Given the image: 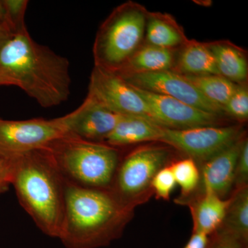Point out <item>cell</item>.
I'll return each mask as SVG.
<instances>
[{
	"instance_id": "6da1fadb",
	"label": "cell",
	"mask_w": 248,
	"mask_h": 248,
	"mask_svg": "<svg viewBox=\"0 0 248 248\" xmlns=\"http://www.w3.org/2000/svg\"><path fill=\"white\" fill-rule=\"evenodd\" d=\"M68 59L32 40L27 29L0 49V86H17L41 107L60 105L71 94Z\"/></svg>"
},
{
	"instance_id": "7a4b0ae2",
	"label": "cell",
	"mask_w": 248,
	"mask_h": 248,
	"mask_svg": "<svg viewBox=\"0 0 248 248\" xmlns=\"http://www.w3.org/2000/svg\"><path fill=\"white\" fill-rule=\"evenodd\" d=\"M135 208L122 203L110 190L87 188L66 180L59 239L66 248L107 247L123 235Z\"/></svg>"
},
{
	"instance_id": "3957f363",
	"label": "cell",
	"mask_w": 248,
	"mask_h": 248,
	"mask_svg": "<svg viewBox=\"0 0 248 248\" xmlns=\"http://www.w3.org/2000/svg\"><path fill=\"white\" fill-rule=\"evenodd\" d=\"M11 186L23 209L44 234L60 238L65 211L66 180L46 148L11 160Z\"/></svg>"
},
{
	"instance_id": "277c9868",
	"label": "cell",
	"mask_w": 248,
	"mask_h": 248,
	"mask_svg": "<svg viewBox=\"0 0 248 248\" xmlns=\"http://www.w3.org/2000/svg\"><path fill=\"white\" fill-rule=\"evenodd\" d=\"M46 148L65 180L87 188L110 190L122 159L119 148L71 135Z\"/></svg>"
},
{
	"instance_id": "5b68a950",
	"label": "cell",
	"mask_w": 248,
	"mask_h": 248,
	"mask_svg": "<svg viewBox=\"0 0 248 248\" xmlns=\"http://www.w3.org/2000/svg\"><path fill=\"white\" fill-rule=\"evenodd\" d=\"M148 13L144 6L131 1L115 8L96 35L94 66L120 71L142 46Z\"/></svg>"
},
{
	"instance_id": "8992f818",
	"label": "cell",
	"mask_w": 248,
	"mask_h": 248,
	"mask_svg": "<svg viewBox=\"0 0 248 248\" xmlns=\"http://www.w3.org/2000/svg\"><path fill=\"white\" fill-rule=\"evenodd\" d=\"M161 143L139 147L121 159L110 190L122 203L137 208L148 202L155 174L178 159L176 150Z\"/></svg>"
},
{
	"instance_id": "52a82bcc",
	"label": "cell",
	"mask_w": 248,
	"mask_h": 248,
	"mask_svg": "<svg viewBox=\"0 0 248 248\" xmlns=\"http://www.w3.org/2000/svg\"><path fill=\"white\" fill-rule=\"evenodd\" d=\"M68 120V114L52 120L0 119V158L12 160L29 152L46 148L69 135Z\"/></svg>"
},
{
	"instance_id": "ba28073f",
	"label": "cell",
	"mask_w": 248,
	"mask_h": 248,
	"mask_svg": "<svg viewBox=\"0 0 248 248\" xmlns=\"http://www.w3.org/2000/svg\"><path fill=\"white\" fill-rule=\"evenodd\" d=\"M244 135L240 125H209L184 130L164 128L160 143L172 147L200 165Z\"/></svg>"
},
{
	"instance_id": "9c48e42d",
	"label": "cell",
	"mask_w": 248,
	"mask_h": 248,
	"mask_svg": "<svg viewBox=\"0 0 248 248\" xmlns=\"http://www.w3.org/2000/svg\"><path fill=\"white\" fill-rule=\"evenodd\" d=\"M87 97L119 115L142 117L155 123L146 101L132 85L114 72L94 66Z\"/></svg>"
},
{
	"instance_id": "30bf717a",
	"label": "cell",
	"mask_w": 248,
	"mask_h": 248,
	"mask_svg": "<svg viewBox=\"0 0 248 248\" xmlns=\"http://www.w3.org/2000/svg\"><path fill=\"white\" fill-rule=\"evenodd\" d=\"M121 77L138 89L173 98L206 112L217 115L223 112L221 107L204 97L185 76L172 70Z\"/></svg>"
},
{
	"instance_id": "8fae6325",
	"label": "cell",
	"mask_w": 248,
	"mask_h": 248,
	"mask_svg": "<svg viewBox=\"0 0 248 248\" xmlns=\"http://www.w3.org/2000/svg\"><path fill=\"white\" fill-rule=\"evenodd\" d=\"M133 87L146 101L151 109L155 123L160 126L184 130L209 125H221L220 115L201 110L173 98Z\"/></svg>"
},
{
	"instance_id": "7c38bea8",
	"label": "cell",
	"mask_w": 248,
	"mask_h": 248,
	"mask_svg": "<svg viewBox=\"0 0 248 248\" xmlns=\"http://www.w3.org/2000/svg\"><path fill=\"white\" fill-rule=\"evenodd\" d=\"M68 117L69 135L86 141L104 143L125 116L115 113L86 97Z\"/></svg>"
},
{
	"instance_id": "4fadbf2b",
	"label": "cell",
	"mask_w": 248,
	"mask_h": 248,
	"mask_svg": "<svg viewBox=\"0 0 248 248\" xmlns=\"http://www.w3.org/2000/svg\"><path fill=\"white\" fill-rule=\"evenodd\" d=\"M245 138L244 135L231 146L198 165L200 184L192 195L209 190L223 200L229 198L234 190L236 163Z\"/></svg>"
},
{
	"instance_id": "5bb4252c",
	"label": "cell",
	"mask_w": 248,
	"mask_h": 248,
	"mask_svg": "<svg viewBox=\"0 0 248 248\" xmlns=\"http://www.w3.org/2000/svg\"><path fill=\"white\" fill-rule=\"evenodd\" d=\"M229 202V198L223 200L209 190L175 200L176 203L188 207L193 221L192 232L208 236L221 226Z\"/></svg>"
},
{
	"instance_id": "9a60e30c",
	"label": "cell",
	"mask_w": 248,
	"mask_h": 248,
	"mask_svg": "<svg viewBox=\"0 0 248 248\" xmlns=\"http://www.w3.org/2000/svg\"><path fill=\"white\" fill-rule=\"evenodd\" d=\"M164 129V127L146 119L125 116L104 143L117 148L143 142L160 143Z\"/></svg>"
},
{
	"instance_id": "2e32d148",
	"label": "cell",
	"mask_w": 248,
	"mask_h": 248,
	"mask_svg": "<svg viewBox=\"0 0 248 248\" xmlns=\"http://www.w3.org/2000/svg\"><path fill=\"white\" fill-rule=\"evenodd\" d=\"M175 62L174 50L146 44L142 45L125 66L116 73L124 76L136 73L170 71L175 65Z\"/></svg>"
},
{
	"instance_id": "e0dca14e",
	"label": "cell",
	"mask_w": 248,
	"mask_h": 248,
	"mask_svg": "<svg viewBox=\"0 0 248 248\" xmlns=\"http://www.w3.org/2000/svg\"><path fill=\"white\" fill-rule=\"evenodd\" d=\"M145 37L148 45L170 50L182 47L189 41L172 16L160 13H148Z\"/></svg>"
},
{
	"instance_id": "ac0fdd59",
	"label": "cell",
	"mask_w": 248,
	"mask_h": 248,
	"mask_svg": "<svg viewBox=\"0 0 248 248\" xmlns=\"http://www.w3.org/2000/svg\"><path fill=\"white\" fill-rule=\"evenodd\" d=\"M220 76L237 85L245 84L248 76L246 53L229 42L208 44Z\"/></svg>"
},
{
	"instance_id": "d6986e66",
	"label": "cell",
	"mask_w": 248,
	"mask_h": 248,
	"mask_svg": "<svg viewBox=\"0 0 248 248\" xmlns=\"http://www.w3.org/2000/svg\"><path fill=\"white\" fill-rule=\"evenodd\" d=\"M175 65L183 76L219 75L208 44L200 43L197 41L189 40L183 46L176 59Z\"/></svg>"
},
{
	"instance_id": "ffe728a7",
	"label": "cell",
	"mask_w": 248,
	"mask_h": 248,
	"mask_svg": "<svg viewBox=\"0 0 248 248\" xmlns=\"http://www.w3.org/2000/svg\"><path fill=\"white\" fill-rule=\"evenodd\" d=\"M229 200L224 219L217 231L248 241V186L233 191Z\"/></svg>"
},
{
	"instance_id": "44dd1931",
	"label": "cell",
	"mask_w": 248,
	"mask_h": 248,
	"mask_svg": "<svg viewBox=\"0 0 248 248\" xmlns=\"http://www.w3.org/2000/svg\"><path fill=\"white\" fill-rule=\"evenodd\" d=\"M186 77L195 85L204 97L222 108L232 95L237 86V84L220 75Z\"/></svg>"
},
{
	"instance_id": "7402d4cb",
	"label": "cell",
	"mask_w": 248,
	"mask_h": 248,
	"mask_svg": "<svg viewBox=\"0 0 248 248\" xmlns=\"http://www.w3.org/2000/svg\"><path fill=\"white\" fill-rule=\"evenodd\" d=\"M170 166L182 191L178 198H185L195 193L200 184V169L195 160L187 156L179 158Z\"/></svg>"
},
{
	"instance_id": "603a6c76",
	"label": "cell",
	"mask_w": 248,
	"mask_h": 248,
	"mask_svg": "<svg viewBox=\"0 0 248 248\" xmlns=\"http://www.w3.org/2000/svg\"><path fill=\"white\" fill-rule=\"evenodd\" d=\"M226 112L239 122H246L248 118V91L244 84L237 85L232 95L223 107Z\"/></svg>"
},
{
	"instance_id": "cb8c5ba5",
	"label": "cell",
	"mask_w": 248,
	"mask_h": 248,
	"mask_svg": "<svg viewBox=\"0 0 248 248\" xmlns=\"http://www.w3.org/2000/svg\"><path fill=\"white\" fill-rule=\"evenodd\" d=\"M177 183L170 166H168L155 174L151 182V190L153 195L158 200L169 201Z\"/></svg>"
},
{
	"instance_id": "d4e9b609",
	"label": "cell",
	"mask_w": 248,
	"mask_h": 248,
	"mask_svg": "<svg viewBox=\"0 0 248 248\" xmlns=\"http://www.w3.org/2000/svg\"><path fill=\"white\" fill-rule=\"evenodd\" d=\"M6 14L8 27L13 33H17L27 29L25 14L29 1L27 0H3Z\"/></svg>"
},
{
	"instance_id": "484cf974",
	"label": "cell",
	"mask_w": 248,
	"mask_h": 248,
	"mask_svg": "<svg viewBox=\"0 0 248 248\" xmlns=\"http://www.w3.org/2000/svg\"><path fill=\"white\" fill-rule=\"evenodd\" d=\"M248 186V141L245 138L236 163L234 190ZM233 190V191H234Z\"/></svg>"
},
{
	"instance_id": "4316f807",
	"label": "cell",
	"mask_w": 248,
	"mask_h": 248,
	"mask_svg": "<svg viewBox=\"0 0 248 248\" xmlns=\"http://www.w3.org/2000/svg\"><path fill=\"white\" fill-rule=\"evenodd\" d=\"M205 248H248V241H243L223 232L216 231L209 236Z\"/></svg>"
},
{
	"instance_id": "83f0119b",
	"label": "cell",
	"mask_w": 248,
	"mask_h": 248,
	"mask_svg": "<svg viewBox=\"0 0 248 248\" xmlns=\"http://www.w3.org/2000/svg\"><path fill=\"white\" fill-rule=\"evenodd\" d=\"M12 170L11 160L0 158V195L9 190L11 186Z\"/></svg>"
},
{
	"instance_id": "f1b7e54d",
	"label": "cell",
	"mask_w": 248,
	"mask_h": 248,
	"mask_svg": "<svg viewBox=\"0 0 248 248\" xmlns=\"http://www.w3.org/2000/svg\"><path fill=\"white\" fill-rule=\"evenodd\" d=\"M209 236L200 233L192 232L191 237L184 248H205Z\"/></svg>"
},
{
	"instance_id": "f546056e",
	"label": "cell",
	"mask_w": 248,
	"mask_h": 248,
	"mask_svg": "<svg viewBox=\"0 0 248 248\" xmlns=\"http://www.w3.org/2000/svg\"><path fill=\"white\" fill-rule=\"evenodd\" d=\"M14 33L11 32L9 28L0 23V49L12 37Z\"/></svg>"
},
{
	"instance_id": "4dcf8cb0",
	"label": "cell",
	"mask_w": 248,
	"mask_h": 248,
	"mask_svg": "<svg viewBox=\"0 0 248 248\" xmlns=\"http://www.w3.org/2000/svg\"><path fill=\"white\" fill-rule=\"evenodd\" d=\"M0 23L8 27L7 14H6V7L3 0H0Z\"/></svg>"
}]
</instances>
